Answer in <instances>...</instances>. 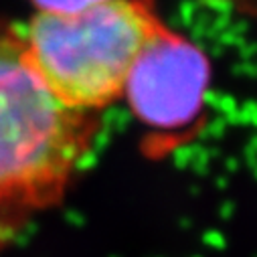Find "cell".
Here are the masks:
<instances>
[{
  "mask_svg": "<svg viewBox=\"0 0 257 257\" xmlns=\"http://www.w3.org/2000/svg\"><path fill=\"white\" fill-rule=\"evenodd\" d=\"M162 27L146 0H101L75 13L41 11L23 37L55 97L95 113L123 95L136 59Z\"/></svg>",
  "mask_w": 257,
  "mask_h": 257,
  "instance_id": "cell-2",
  "label": "cell"
},
{
  "mask_svg": "<svg viewBox=\"0 0 257 257\" xmlns=\"http://www.w3.org/2000/svg\"><path fill=\"white\" fill-rule=\"evenodd\" d=\"M207 87L205 53L164 25L136 59L123 95L140 121L174 130L197 117Z\"/></svg>",
  "mask_w": 257,
  "mask_h": 257,
  "instance_id": "cell-3",
  "label": "cell"
},
{
  "mask_svg": "<svg viewBox=\"0 0 257 257\" xmlns=\"http://www.w3.org/2000/svg\"><path fill=\"white\" fill-rule=\"evenodd\" d=\"M97 119L55 97L25 37L0 31V251L57 207L87 160Z\"/></svg>",
  "mask_w": 257,
  "mask_h": 257,
  "instance_id": "cell-1",
  "label": "cell"
},
{
  "mask_svg": "<svg viewBox=\"0 0 257 257\" xmlns=\"http://www.w3.org/2000/svg\"><path fill=\"white\" fill-rule=\"evenodd\" d=\"M33 3H37V7L45 13H75L101 0H33Z\"/></svg>",
  "mask_w": 257,
  "mask_h": 257,
  "instance_id": "cell-4",
  "label": "cell"
}]
</instances>
